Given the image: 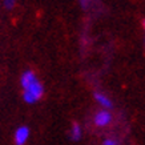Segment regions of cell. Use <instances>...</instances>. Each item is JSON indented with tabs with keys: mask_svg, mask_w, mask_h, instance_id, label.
Instances as JSON below:
<instances>
[{
	"mask_svg": "<svg viewBox=\"0 0 145 145\" xmlns=\"http://www.w3.org/2000/svg\"><path fill=\"white\" fill-rule=\"evenodd\" d=\"M28 135H29V131L27 127H20L15 133V142L16 145H24V142L28 138Z\"/></svg>",
	"mask_w": 145,
	"mask_h": 145,
	"instance_id": "obj_3",
	"label": "cell"
},
{
	"mask_svg": "<svg viewBox=\"0 0 145 145\" xmlns=\"http://www.w3.org/2000/svg\"><path fill=\"white\" fill-rule=\"evenodd\" d=\"M15 3H16V0H4V7L11 9L13 5H15Z\"/></svg>",
	"mask_w": 145,
	"mask_h": 145,
	"instance_id": "obj_7",
	"label": "cell"
},
{
	"mask_svg": "<svg viewBox=\"0 0 145 145\" xmlns=\"http://www.w3.org/2000/svg\"><path fill=\"white\" fill-rule=\"evenodd\" d=\"M80 136H81V128L77 123H73L72 129H71V137H72V140H79Z\"/></svg>",
	"mask_w": 145,
	"mask_h": 145,
	"instance_id": "obj_6",
	"label": "cell"
},
{
	"mask_svg": "<svg viewBox=\"0 0 145 145\" xmlns=\"http://www.w3.org/2000/svg\"><path fill=\"white\" fill-rule=\"evenodd\" d=\"M104 145H117V142L114 140H112V138H108V140L104 141Z\"/></svg>",
	"mask_w": 145,
	"mask_h": 145,
	"instance_id": "obj_8",
	"label": "cell"
},
{
	"mask_svg": "<svg viewBox=\"0 0 145 145\" xmlns=\"http://www.w3.org/2000/svg\"><path fill=\"white\" fill-rule=\"evenodd\" d=\"M95 99H96L103 106H105V108H112V103H110V100L106 96H104L103 93H95Z\"/></svg>",
	"mask_w": 145,
	"mask_h": 145,
	"instance_id": "obj_5",
	"label": "cell"
},
{
	"mask_svg": "<svg viewBox=\"0 0 145 145\" xmlns=\"http://www.w3.org/2000/svg\"><path fill=\"white\" fill-rule=\"evenodd\" d=\"M33 81H36V76H35V73H33V72H31V71L25 72V73L22 76V87L24 89L28 88V87H29Z\"/></svg>",
	"mask_w": 145,
	"mask_h": 145,
	"instance_id": "obj_4",
	"label": "cell"
},
{
	"mask_svg": "<svg viewBox=\"0 0 145 145\" xmlns=\"http://www.w3.org/2000/svg\"><path fill=\"white\" fill-rule=\"evenodd\" d=\"M110 120H112V116H110L109 112L103 110V112H99V113L96 114L95 124H96L97 127H106V125L110 123Z\"/></svg>",
	"mask_w": 145,
	"mask_h": 145,
	"instance_id": "obj_2",
	"label": "cell"
},
{
	"mask_svg": "<svg viewBox=\"0 0 145 145\" xmlns=\"http://www.w3.org/2000/svg\"><path fill=\"white\" fill-rule=\"evenodd\" d=\"M24 91H25V92H24L23 97H24V100H25L27 103H35V101H37L40 97L43 96V92H44L43 85H41L37 80L33 81V83L27 89H24Z\"/></svg>",
	"mask_w": 145,
	"mask_h": 145,
	"instance_id": "obj_1",
	"label": "cell"
},
{
	"mask_svg": "<svg viewBox=\"0 0 145 145\" xmlns=\"http://www.w3.org/2000/svg\"><path fill=\"white\" fill-rule=\"evenodd\" d=\"M142 25H144V28H145V20H144V22H142Z\"/></svg>",
	"mask_w": 145,
	"mask_h": 145,
	"instance_id": "obj_9",
	"label": "cell"
}]
</instances>
